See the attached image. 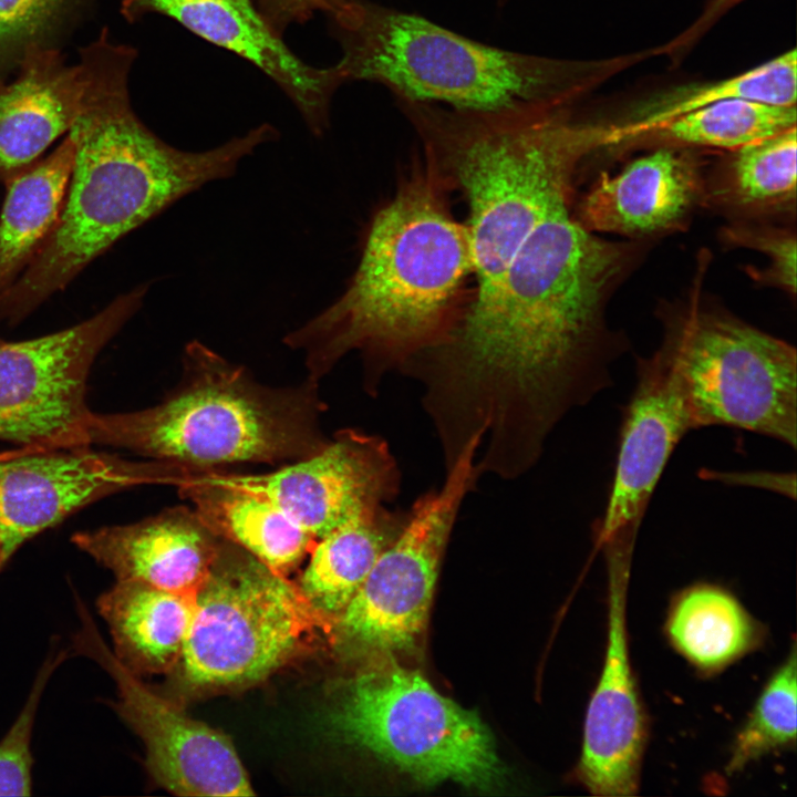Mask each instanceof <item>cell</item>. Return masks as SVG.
Masks as SVG:
<instances>
[{"label": "cell", "mask_w": 797, "mask_h": 797, "mask_svg": "<svg viewBox=\"0 0 797 797\" xmlns=\"http://www.w3.org/2000/svg\"><path fill=\"white\" fill-rule=\"evenodd\" d=\"M177 386L139 411L92 412L85 441L125 448L154 460L215 469L234 463L296 462L329 442L318 383L272 387L259 383L204 343L186 344Z\"/></svg>", "instance_id": "obj_5"}, {"label": "cell", "mask_w": 797, "mask_h": 797, "mask_svg": "<svg viewBox=\"0 0 797 797\" xmlns=\"http://www.w3.org/2000/svg\"><path fill=\"white\" fill-rule=\"evenodd\" d=\"M665 633L674 649L702 672H716L762 644L764 629L727 590L697 583L669 609Z\"/></svg>", "instance_id": "obj_24"}, {"label": "cell", "mask_w": 797, "mask_h": 797, "mask_svg": "<svg viewBox=\"0 0 797 797\" xmlns=\"http://www.w3.org/2000/svg\"><path fill=\"white\" fill-rule=\"evenodd\" d=\"M7 561H8V559L6 558L2 546L0 544V571H1L2 567L7 563Z\"/></svg>", "instance_id": "obj_34"}, {"label": "cell", "mask_w": 797, "mask_h": 797, "mask_svg": "<svg viewBox=\"0 0 797 797\" xmlns=\"http://www.w3.org/2000/svg\"><path fill=\"white\" fill-rule=\"evenodd\" d=\"M257 8L271 25L283 35L296 23L311 19L317 11L328 13L342 0H253Z\"/></svg>", "instance_id": "obj_33"}, {"label": "cell", "mask_w": 797, "mask_h": 797, "mask_svg": "<svg viewBox=\"0 0 797 797\" xmlns=\"http://www.w3.org/2000/svg\"><path fill=\"white\" fill-rule=\"evenodd\" d=\"M79 611L82 627L74 646L114 680L118 694L114 707L144 743L153 780L178 796L255 795L230 738L145 685L104 643L82 603Z\"/></svg>", "instance_id": "obj_11"}, {"label": "cell", "mask_w": 797, "mask_h": 797, "mask_svg": "<svg viewBox=\"0 0 797 797\" xmlns=\"http://www.w3.org/2000/svg\"><path fill=\"white\" fill-rule=\"evenodd\" d=\"M221 538L194 509L173 507L141 521L81 531L76 547L116 580H136L175 592H197Z\"/></svg>", "instance_id": "obj_18"}, {"label": "cell", "mask_w": 797, "mask_h": 797, "mask_svg": "<svg viewBox=\"0 0 797 797\" xmlns=\"http://www.w3.org/2000/svg\"><path fill=\"white\" fill-rule=\"evenodd\" d=\"M330 629L332 622L297 584L221 538L172 672L189 695L247 687L283 667Z\"/></svg>", "instance_id": "obj_6"}, {"label": "cell", "mask_w": 797, "mask_h": 797, "mask_svg": "<svg viewBox=\"0 0 797 797\" xmlns=\"http://www.w3.org/2000/svg\"><path fill=\"white\" fill-rule=\"evenodd\" d=\"M75 141L68 134L46 157L12 175L0 213V293L24 269L54 228L68 190Z\"/></svg>", "instance_id": "obj_23"}, {"label": "cell", "mask_w": 797, "mask_h": 797, "mask_svg": "<svg viewBox=\"0 0 797 797\" xmlns=\"http://www.w3.org/2000/svg\"><path fill=\"white\" fill-rule=\"evenodd\" d=\"M796 646L772 674L737 733L726 766L728 774L780 749L795 746L797 720Z\"/></svg>", "instance_id": "obj_28"}, {"label": "cell", "mask_w": 797, "mask_h": 797, "mask_svg": "<svg viewBox=\"0 0 797 797\" xmlns=\"http://www.w3.org/2000/svg\"><path fill=\"white\" fill-rule=\"evenodd\" d=\"M65 653L49 656L39 671L24 706L0 741V796H28L32 789L31 736L38 705L49 677Z\"/></svg>", "instance_id": "obj_30"}, {"label": "cell", "mask_w": 797, "mask_h": 797, "mask_svg": "<svg viewBox=\"0 0 797 797\" xmlns=\"http://www.w3.org/2000/svg\"><path fill=\"white\" fill-rule=\"evenodd\" d=\"M701 194L697 161L685 147L662 145L614 175L601 173L577 219L592 232L649 236L680 225Z\"/></svg>", "instance_id": "obj_19"}, {"label": "cell", "mask_w": 797, "mask_h": 797, "mask_svg": "<svg viewBox=\"0 0 797 797\" xmlns=\"http://www.w3.org/2000/svg\"><path fill=\"white\" fill-rule=\"evenodd\" d=\"M444 186L426 156L374 216L342 294L283 338L303 353L308 380L319 383L355 350L372 394L385 372L447 340L473 262L466 226L453 217Z\"/></svg>", "instance_id": "obj_2"}, {"label": "cell", "mask_w": 797, "mask_h": 797, "mask_svg": "<svg viewBox=\"0 0 797 797\" xmlns=\"http://www.w3.org/2000/svg\"><path fill=\"white\" fill-rule=\"evenodd\" d=\"M406 116L425 154L448 168L469 208L474 298L496 283L518 246L570 193L578 163L609 145L611 125L572 121L565 107L470 112L426 102Z\"/></svg>", "instance_id": "obj_3"}, {"label": "cell", "mask_w": 797, "mask_h": 797, "mask_svg": "<svg viewBox=\"0 0 797 797\" xmlns=\"http://www.w3.org/2000/svg\"><path fill=\"white\" fill-rule=\"evenodd\" d=\"M723 239L732 245L752 248L763 252L768 267L763 271H751L762 282L775 284L786 292H796V236L777 228L733 226L723 231Z\"/></svg>", "instance_id": "obj_31"}, {"label": "cell", "mask_w": 797, "mask_h": 797, "mask_svg": "<svg viewBox=\"0 0 797 797\" xmlns=\"http://www.w3.org/2000/svg\"><path fill=\"white\" fill-rule=\"evenodd\" d=\"M177 488L213 532L282 575L297 568L317 540L270 499L216 468L200 470Z\"/></svg>", "instance_id": "obj_20"}, {"label": "cell", "mask_w": 797, "mask_h": 797, "mask_svg": "<svg viewBox=\"0 0 797 797\" xmlns=\"http://www.w3.org/2000/svg\"><path fill=\"white\" fill-rule=\"evenodd\" d=\"M743 1L745 0H710L694 22L671 41L655 49L656 53L666 55L672 62L681 61L722 17Z\"/></svg>", "instance_id": "obj_32"}, {"label": "cell", "mask_w": 797, "mask_h": 797, "mask_svg": "<svg viewBox=\"0 0 797 797\" xmlns=\"http://www.w3.org/2000/svg\"><path fill=\"white\" fill-rule=\"evenodd\" d=\"M196 593L116 580L96 605L108 625L117 660L137 676L172 672L187 640Z\"/></svg>", "instance_id": "obj_21"}, {"label": "cell", "mask_w": 797, "mask_h": 797, "mask_svg": "<svg viewBox=\"0 0 797 797\" xmlns=\"http://www.w3.org/2000/svg\"><path fill=\"white\" fill-rule=\"evenodd\" d=\"M87 0H0V74L30 45L54 46Z\"/></svg>", "instance_id": "obj_29"}, {"label": "cell", "mask_w": 797, "mask_h": 797, "mask_svg": "<svg viewBox=\"0 0 797 797\" xmlns=\"http://www.w3.org/2000/svg\"><path fill=\"white\" fill-rule=\"evenodd\" d=\"M696 291L665 322L654 352L672 377L693 428L727 426L795 448L796 349L735 315L708 308Z\"/></svg>", "instance_id": "obj_7"}, {"label": "cell", "mask_w": 797, "mask_h": 797, "mask_svg": "<svg viewBox=\"0 0 797 797\" xmlns=\"http://www.w3.org/2000/svg\"><path fill=\"white\" fill-rule=\"evenodd\" d=\"M408 510L370 508L318 538L297 584L331 622L355 596L380 555L403 529Z\"/></svg>", "instance_id": "obj_22"}, {"label": "cell", "mask_w": 797, "mask_h": 797, "mask_svg": "<svg viewBox=\"0 0 797 797\" xmlns=\"http://www.w3.org/2000/svg\"><path fill=\"white\" fill-rule=\"evenodd\" d=\"M121 13L130 22L148 13L166 15L242 56L286 93L314 136L325 133L331 101L345 82L343 76L335 64L315 68L296 55L253 0H122Z\"/></svg>", "instance_id": "obj_16"}, {"label": "cell", "mask_w": 797, "mask_h": 797, "mask_svg": "<svg viewBox=\"0 0 797 797\" xmlns=\"http://www.w3.org/2000/svg\"><path fill=\"white\" fill-rule=\"evenodd\" d=\"M1 342H2V340L0 339V343H1Z\"/></svg>", "instance_id": "obj_35"}, {"label": "cell", "mask_w": 797, "mask_h": 797, "mask_svg": "<svg viewBox=\"0 0 797 797\" xmlns=\"http://www.w3.org/2000/svg\"><path fill=\"white\" fill-rule=\"evenodd\" d=\"M15 77L0 80V180L24 169L84 111L92 69L85 56L68 65L55 46H28Z\"/></svg>", "instance_id": "obj_17"}, {"label": "cell", "mask_w": 797, "mask_h": 797, "mask_svg": "<svg viewBox=\"0 0 797 797\" xmlns=\"http://www.w3.org/2000/svg\"><path fill=\"white\" fill-rule=\"evenodd\" d=\"M228 478L267 497L315 539L398 494L401 475L387 443L354 428L337 432L317 454L279 470Z\"/></svg>", "instance_id": "obj_13"}, {"label": "cell", "mask_w": 797, "mask_h": 797, "mask_svg": "<svg viewBox=\"0 0 797 797\" xmlns=\"http://www.w3.org/2000/svg\"><path fill=\"white\" fill-rule=\"evenodd\" d=\"M330 721L348 742L425 784L451 780L489 789L504 779V765L480 717L390 659L348 681Z\"/></svg>", "instance_id": "obj_8"}, {"label": "cell", "mask_w": 797, "mask_h": 797, "mask_svg": "<svg viewBox=\"0 0 797 797\" xmlns=\"http://www.w3.org/2000/svg\"><path fill=\"white\" fill-rule=\"evenodd\" d=\"M325 14L345 82H377L398 99L462 111L563 107L634 63L632 55L566 61L511 52L369 0H342Z\"/></svg>", "instance_id": "obj_4"}, {"label": "cell", "mask_w": 797, "mask_h": 797, "mask_svg": "<svg viewBox=\"0 0 797 797\" xmlns=\"http://www.w3.org/2000/svg\"><path fill=\"white\" fill-rule=\"evenodd\" d=\"M92 66L86 106L69 134L75 157L59 219L17 279L0 293V318L15 324L118 239L207 183L231 177L260 145L268 123L201 152L176 148L135 114L128 75L135 49L104 29L84 48Z\"/></svg>", "instance_id": "obj_1"}, {"label": "cell", "mask_w": 797, "mask_h": 797, "mask_svg": "<svg viewBox=\"0 0 797 797\" xmlns=\"http://www.w3.org/2000/svg\"><path fill=\"white\" fill-rule=\"evenodd\" d=\"M732 97L793 106L797 97V53L793 48L737 75L666 90L642 102L620 123L624 142H632L656 126L695 108Z\"/></svg>", "instance_id": "obj_25"}, {"label": "cell", "mask_w": 797, "mask_h": 797, "mask_svg": "<svg viewBox=\"0 0 797 797\" xmlns=\"http://www.w3.org/2000/svg\"><path fill=\"white\" fill-rule=\"evenodd\" d=\"M474 435L447 467L442 487L420 496L394 541L380 555L335 629L360 649L402 650L424 629L441 560L466 495L480 473Z\"/></svg>", "instance_id": "obj_9"}, {"label": "cell", "mask_w": 797, "mask_h": 797, "mask_svg": "<svg viewBox=\"0 0 797 797\" xmlns=\"http://www.w3.org/2000/svg\"><path fill=\"white\" fill-rule=\"evenodd\" d=\"M796 105L782 106L742 97L721 100L676 116L635 141L662 145L734 151L796 126Z\"/></svg>", "instance_id": "obj_26"}, {"label": "cell", "mask_w": 797, "mask_h": 797, "mask_svg": "<svg viewBox=\"0 0 797 797\" xmlns=\"http://www.w3.org/2000/svg\"><path fill=\"white\" fill-rule=\"evenodd\" d=\"M693 428L672 377L653 353L636 364L597 545L604 557L632 559L638 532L661 475L679 442Z\"/></svg>", "instance_id": "obj_14"}, {"label": "cell", "mask_w": 797, "mask_h": 797, "mask_svg": "<svg viewBox=\"0 0 797 797\" xmlns=\"http://www.w3.org/2000/svg\"><path fill=\"white\" fill-rule=\"evenodd\" d=\"M631 565L608 562V636L602 671L590 698L578 776L594 796L636 793L646 716L630 663L627 591Z\"/></svg>", "instance_id": "obj_15"}, {"label": "cell", "mask_w": 797, "mask_h": 797, "mask_svg": "<svg viewBox=\"0 0 797 797\" xmlns=\"http://www.w3.org/2000/svg\"><path fill=\"white\" fill-rule=\"evenodd\" d=\"M724 195L746 209L787 208L796 200L797 127L732 151Z\"/></svg>", "instance_id": "obj_27"}, {"label": "cell", "mask_w": 797, "mask_h": 797, "mask_svg": "<svg viewBox=\"0 0 797 797\" xmlns=\"http://www.w3.org/2000/svg\"><path fill=\"white\" fill-rule=\"evenodd\" d=\"M148 284L118 296L94 317L65 330L0 343V442L18 447L89 446L91 366L138 311Z\"/></svg>", "instance_id": "obj_10"}, {"label": "cell", "mask_w": 797, "mask_h": 797, "mask_svg": "<svg viewBox=\"0 0 797 797\" xmlns=\"http://www.w3.org/2000/svg\"><path fill=\"white\" fill-rule=\"evenodd\" d=\"M194 468L132 462L90 446L0 452V544L6 558L41 531L103 497L141 485L178 487Z\"/></svg>", "instance_id": "obj_12"}]
</instances>
